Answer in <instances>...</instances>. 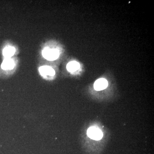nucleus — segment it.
Segmentation results:
<instances>
[{
    "mask_svg": "<svg viewBox=\"0 0 154 154\" xmlns=\"http://www.w3.org/2000/svg\"><path fill=\"white\" fill-rule=\"evenodd\" d=\"M80 64L76 61H72L67 65L66 68L70 72H74L80 68Z\"/></svg>",
    "mask_w": 154,
    "mask_h": 154,
    "instance_id": "nucleus-7",
    "label": "nucleus"
},
{
    "mask_svg": "<svg viewBox=\"0 0 154 154\" xmlns=\"http://www.w3.org/2000/svg\"><path fill=\"white\" fill-rule=\"evenodd\" d=\"M16 49L15 48L12 46H8L4 48L3 51V55L6 58H10L15 54Z\"/></svg>",
    "mask_w": 154,
    "mask_h": 154,
    "instance_id": "nucleus-6",
    "label": "nucleus"
},
{
    "mask_svg": "<svg viewBox=\"0 0 154 154\" xmlns=\"http://www.w3.org/2000/svg\"><path fill=\"white\" fill-rule=\"evenodd\" d=\"M108 86V82L104 79H100L96 81L94 85V88L97 91H101L106 89Z\"/></svg>",
    "mask_w": 154,
    "mask_h": 154,
    "instance_id": "nucleus-3",
    "label": "nucleus"
},
{
    "mask_svg": "<svg viewBox=\"0 0 154 154\" xmlns=\"http://www.w3.org/2000/svg\"><path fill=\"white\" fill-rule=\"evenodd\" d=\"M88 136L94 140H100L103 137L102 131L97 128L92 127L90 128L87 131Z\"/></svg>",
    "mask_w": 154,
    "mask_h": 154,
    "instance_id": "nucleus-2",
    "label": "nucleus"
},
{
    "mask_svg": "<svg viewBox=\"0 0 154 154\" xmlns=\"http://www.w3.org/2000/svg\"><path fill=\"white\" fill-rule=\"evenodd\" d=\"M15 63L14 60L10 58H6L2 63V68L4 70H11L14 68Z\"/></svg>",
    "mask_w": 154,
    "mask_h": 154,
    "instance_id": "nucleus-5",
    "label": "nucleus"
},
{
    "mask_svg": "<svg viewBox=\"0 0 154 154\" xmlns=\"http://www.w3.org/2000/svg\"><path fill=\"white\" fill-rule=\"evenodd\" d=\"M39 72L44 77L50 76H53L55 75V72L52 68L49 66H42L39 68Z\"/></svg>",
    "mask_w": 154,
    "mask_h": 154,
    "instance_id": "nucleus-4",
    "label": "nucleus"
},
{
    "mask_svg": "<svg viewBox=\"0 0 154 154\" xmlns=\"http://www.w3.org/2000/svg\"><path fill=\"white\" fill-rule=\"evenodd\" d=\"M42 55L48 60H54L58 58L59 51L57 49H52L46 48L42 51Z\"/></svg>",
    "mask_w": 154,
    "mask_h": 154,
    "instance_id": "nucleus-1",
    "label": "nucleus"
}]
</instances>
